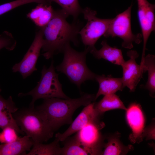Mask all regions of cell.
Wrapping results in <instances>:
<instances>
[{"label":"cell","mask_w":155,"mask_h":155,"mask_svg":"<svg viewBox=\"0 0 155 155\" xmlns=\"http://www.w3.org/2000/svg\"><path fill=\"white\" fill-rule=\"evenodd\" d=\"M68 16L62 9L54 10L50 21L40 27L43 38L42 55L46 59L62 52L65 45L70 42L75 45L78 44V35L82 24L75 22L69 23L66 20Z\"/></svg>","instance_id":"obj_1"},{"label":"cell","mask_w":155,"mask_h":155,"mask_svg":"<svg viewBox=\"0 0 155 155\" xmlns=\"http://www.w3.org/2000/svg\"><path fill=\"white\" fill-rule=\"evenodd\" d=\"M95 96L94 94L85 93L76 98L44 99L42 104L36 108L44 114L55 131L64 125L70 124L76 110L95 101Z\"/></svg>","instance_id":"obj_2"},{"label":"cell","mask_w":155,"mask_h":155,"mask_svg":"<svg viewBox=\"0 0 155 155\" xmlns=\"http://www.w3.org/2000/svg\"><path fill=\"white\" fill-rule=\"evenodd\" d=\"M12 115L21 130L34 143L46 142L53 137L54 131L44 114L36 108L18 110Z\"/></svg>","instance_id":"obj_3"},{"label":"cell","mask_w":155,"mask_h":155,"mask_svg":"<svg viewBox=\"0 0 155 155\" xmlns=\"http://www.w3.org/2000/svg\"><path fill=\"white\" fill-rule=\"evenodd\" d=\"M90 49L88 47L84 51L78 52L71 47L70 43H67L62 51L63 61L55 67L57 71L65 74L79 89L85 81L95 80L96 75L89 69L86 63V55Z\"/></svg>","instance_id":"obj_4"},{"label":"cell","mask_w":155,"mask_h":155,"mask_svg":"<svg viewBox=\"0 0 155 155\" xmlns=\"http://www.w3.org/2000/svg\"><path fill=\"white\" fill-rule=\"evenodd\" d=\"M41 73L40 80L34 89L27 93H20L18 94L20 97L28 95L32 96V100L29 107H34L35 102L39 99L69 98L62 90V85L59 80V74L55 71L53 60L49 68L43 66Z\"/></svg>","instance_id":"obj_5"},{"label":"cell","mask_w":155,"mask_h":155,"mask_svg":"<svg viewBox=\"0 0 155 155\" xmlns=\"http://www.w3.org/2000/svg\"><path fill=\"white\" fill-rule=\"evenodd\" d=\"M132 4L123 12L113 18L108 27L103 35L107 38L118 37L122 39L123 47L130 49L133 47V43L137 44L142 41L141 34H134L131 24Z\"/></svg>","instance_id":"obj_6"},{"label":"cell","mask_w":155,"mask_h":155,"mask_svg":"<svg viewBox=\"0 0 155 155\" xmlns=\"http://www.w3.org/2000/svg\"><path fill=\"white\" fill-rule=\"evenodd\" d=\"M82 13L87 22L79 34L84 44L92 49L95 47L97 41L105 33L112 18H98L96 16V11L88 7L82 9Z\"/></svg>","instance_id":"obj_7"},{"label":"cell","mask_w":155,"mask_h":155,"mask_svg":"<svg viewBox=\"0 0 155 155\" xmlns=\"http://www.w3.org/2000/svg\"><path fill=\"white\" fill-rule=\"evenodd\" d=\"M103 122L89 123L75 134L81 146L90 155H101L104 139L100 130Z\"/></svg>","instance_id":"obj_8"},{"label":"cell","mask_w":155,"mask_h":155,"mask_svg":"<svg viewBox=\"0 0 155 155\" xmlns=\"http://www.w3.org/2000/svg\"><path fill=\"white\" fill-rule=\"evenodd\" d=\"M42 30L40 27L36 32L34 38L22 61L12 67L13 72H19L24 79L37 70L36 64L43 45Z\"/></svg>","instance_id":"obj_9"},{"label":"cell","mask_w":155,"mask_h":155,"mask_svg":"<svg viewBox=\"0 0 155 155\" xmlns=\"http://www.w3.org/2000/svg\"><path fill=\"white\" fill-rule=\"evenodd\" d=\"M129 59L125 61L121 66L123 69L122 77L123 86L127 87L131 92L135 91L136 87L142 78L143 73L146 71L143 64H138L136 60L139 54L135 50H129L127 53Z\"/></svg>","instance_id":"obj_10"},{"label":"cell","mask_w":155,"mask_h":155,"mask_svg":"<svg viewBox=\"0 0 155 155\" xmlns=\"http://www.w3.org/2000/svg\"><path fill=\"white\" fill-rule=\"evenodd\" d=\"M137 15L142 32L143 46L141 61L145 57L146 45L151 33L155 31V4L147 0H137Z\"/></svg>","instance_id":"obj_11"},{"label":"cell","mask_w":155,"mask_h":155,"mask_svg":"<svg viewBox=\"0 0 155 155\" xmlns=\"http://www.w3.org/2000/svg\"><path fill=\"white\" fill-rule=\"evenodd\" d=\"M126 111L127 121L132 131L129 139L132 144L139 143L144 138L145 128V118L141 106L136 102H133Z\"/></svg>","instance_id":"obj_12"},{"label":"cell","mask_w":155,"mask_h":155,"mask_svg":"<svg viewBox=\"0 0 155 155\" xmlns=\"http://www.w3.org/2000/svg\"><path fill=\"white\" fill-rule=\"evenodd\" d=\"M100 115L94 107V102L85 106L82 111L63 133H58L55 135L60 141L63 142L66 138L81 129L87 125L92 123H99Z\"/></svg>","instance_id":"obj_13"},{"label":"cell","mask_w":155,"mask_h":155,"mask_svg":"<svg viewBox=\"0 0 155 155\" xmlns=\"http://www.w3.org/2000/svg\"><path fill=\"white\" fill-rule=\"evenodd\" d=\"M1 91L0 87V128L3 129L10 127L15 129L18 133L24 135V133L17 125L12 115L18 108L11 96H9L7 99H4L0 94Z\"/></svg>","instance_id":"obj_14"},{"label":"cell","mask_w":155,"mask_h":155,"mask_svg":"<svg viewBox=\"0 0 155 155\" xmlns=\"http://www.w3.org/2000/svg\"><path fill=\"white\" fill-rule=\"evenodd\" d=\"M101 44L102 47L99 50L95 47L91 49L90 52L94 57L98 59H103L114 64L121 66L125 61L121 50L110 46L106 40H102Z\"/></svg>","instance_id":"obj_15"},{"label":"cell","mask_w":155,"mask_h":155,"mask_svg":"<svg viewBox=\"0 0 155 155\" xmlns=\"http://www.w3.org/2000/svg\"><path fill=\"white\" fill-rule=\"evenodd\" d=\"M95 80L98 83L99 88L95 96V100L100 95L115 93L124 88L122 78L113 77L111 75H96Z\"/></svg>","instance_id":"obj_16"},{"label":"cell","mask_w":155,"mask_h":155,"mask_svg":"<svg viewBox=\"0 0 155 155\" xmlns=\"http://www.w3.org/2000/svg\"><path fill=\"white\" fill-rule=\"evenodd\" d=\"M33 144L32 140L26 135L19 137L13 142L0 145V155H25Z\"/></svg>","instance_id":"obj_17"},{"label":"cell","mask_w":155,"mask_h":155,"mask_svg":"<svg viewBox=\"0 0 155 155\" xmlns=\"http://www.w3.org/2000/svg\"><path fill=\"white\" fill-rule=\"evenodd\" d=\"M54 10L50 5L38 4L27 15V17L40 27L46 25L51 20Z\"/></svg>","instance_id":"obj_18"},{"label":"cell","mask_w":155,"mask_h":155,"mask_svg":"<svg viewBox=\"0 0 155 155\" xmlns=\"http://www.w3.org/2000/svg\"><path fill=\"white\" fill-rule=\"evenodd\" d=\"M120 135L117 133L108 137L107 142L104 143L101 155H126L133 149L132 145L123 144L119 139Z\"/></svg>","instance_id":"obj_19"},{"label":"cell","mask_w":155,"mask_h":155,"mask_svg":"<svg viewBox=\"0 0 155 155\" xmlns=\"http://www.w3.org/2000/svg\"><path fill=\"white\" fill-rule=\"evenodd\" d=\"M104 96L99 101L94 103V108L100 115L105 112L111 110L120 109L126 110L127 108L115 93Z\"/></svg>","instance_id":"obj_20"},{"label":"cell","mask_w":155,"mask_h":155,"mask_svg":"<svg viewBox=\"0 0 155 155\" xmlns=\"http://www.w3.org/2000/svg\"><path fill=\"white\" fill-rule=\"evenodd\" d=\"M51 143L48 144L34 143L32 148L26 155H61V148L59 140L55 137Z\"/></svg>","instance_id":"obj_21"},{"label":"cell","mask_w":155,"mask_h":155,"mask_svg":"<svg viewBox=\"0 0 155 155\" xmlns=\"http://www.w3.org/2000/svg\"><path fill=\"white\" fill-rule=\"evenodd\" d=\"M143 63L148 72V79L144 88L149 91L150 96L155 97V56L148 54L145 56Z\"/></svg>","instance_id":"obj_22"},{"label":"cell","mask_w":155,"mask_h":155,"mask_svg":"<svg viewBox=\"0 0 155 155\" xmlns=\"http://www.w3.org/2000/svg\"><path fill=\"white\" fill-rule=\"evenodd\" d=\"M63 142L64 146L61 148V155L88 154L81 146L75 135L68 137Z\"/></svg>","instance_id":"obj_23"},{"label":"cell","mask_w":155,"mask_h":155,"mask_svg":"<svg viewBox=\"0 0 155 155\" xmlns=\"http://www.w3.org/2000/svg\"><path fill=\"white\" fill-rule=\"evenodd\" d=\"M50 5L52 2H55L62 7V10L68 16H72L75 19L82 13V9L80 6L78 0H46Z\"/></svg>","instance_id":"obj_24"},{"label":"cell","mask_w":155,"mask_h":155,"mask_svg":"<svg viewBox=\"0 0 155 155\" xmlns=\"http://www.w3.org/2000/svg\"><path fill=\"white\" fill-rule=\"evenodd\" d=\"M16 44V40L9 32L5 31L0 35V50L5 48L9 51L13 50Z\"/></svg>","instance_id":"obj_25"},{"label":"cell","mask_w":155,"mask_h":155,"mask_svg":"<svg viewBox=\"0 0 155 155\" xmlns=\"http://www.w3.org/2000/svg\"><path fill=\"white\" fill-rule=\"evenodd\" d=\"M2 130L0 133V142L2 143L7 144L13 142L19 137L16 131L11 127H7Z\"/></svg>","instance_id":"obj_26"},{"label":"cell","mask_w":155,"mask_h":155,"mask_svg":"<svg viewBox=\"0 0 155 155\" xmlns=\"http://www.w3.org/2000/svg\"><path fill=\"white\" fill-rule=\"evenodd\" d=\"M155 124L153 123L145 128L143 133L144 138L147 140H155Z\"/></svg>","instance_id":"obj_27"}]
</instances>
